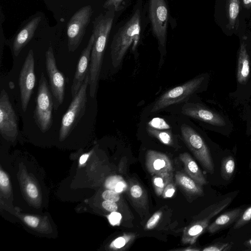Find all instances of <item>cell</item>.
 <instances>
[{"label": "cell", "mask_w": 251, "mask_h": 251, "mask_svg": "<svg viewBox=\"0 0 251 251\" xmlns=\"http://www.w3.org/2000/svg\"><path fill=\"white\" fill-rule=\"evenodd\" d=\"M115 11L108 10L101 13L93 22L92 33L95 41L91 53L89 65V94L94 98L99 83L103 55L112 26Z\"/></svg>", "instance_id": "obj_1"}, {"label": "cell", "mask_w": 251, "mask_h": 251, "mask_svg": "<svg viewBox=\"0 0 251 251\" xmlns=\"http://www.w3.org/2000/svg\"><path fill=\"white\" fill-rule=\"evenodd\" d=\"M140 31V11L137 9L129 20L119 29L113 38L110 54L112 64L115 68L120 65L132 44L135 48L139 40Z\"/></svg>", "instance_id": "obj_2"}, {"label": "cell", "mask_w": 251, "mask_h": 251, "mask_svg": "<svg viewBox=\"0 0 251 251\" xmlns=\"http://www.w3.org/2000/svg\"><path fill=\"white\" fill-rule=\"evenodd\" d=\"M89 82L88 72L79 91L73 98L68 110L62 117L59 133L60 140H63L71 133L85 112Z\"/></svg>", "instance_id": "obj_3"}, {"label": "cell", "mask_w": 251, "mask_h": 251, "mask_svg": "<svg viewBox=\"0 0 251 251\" xmlns=\"http://www.w3.org/2000/svg\"><path fill=\"white\" fill-rule=\"evenodd\" d=\"M231 197H227L210 205L196 216L193 220L183 230L181 239L183 244L193 245L198 238L209 225L212 218L227 207L232 201Z\"/></svg>", "instance_id": "obj_4"}, {"label": "cell", "mask_w": 251, "mask_h": 251, "mask_svg": "<svg viewBox=\"0 0 251 251\" xmlns=\"http://www.w3.org/2000/svg\"><path fill=\"white\" fill-rule=\"evenodd\" d=\"M52 95L50 92L47 79L43 73L41 75L38 86L36 105L34 112V121L42 132L47 131L52 124V110L53 107Z\"/></svg>", "instance_id": "obj_5"}, {"label": "cell", "mask_w": 251, "mask_h": 251, "mask_svg": "<svg viewBox=\"0 0 251 251\" xmlns=\"http://www.w3.org/2000/svg\"><path fill=\"white\" fill-rule=\"evenodd\" d=\"M181 133L184 142L204 169L212 174L214 165L209 149L201 136L187 125L181 126Z\"/></svg>", "instance_id": "obj_6"}, {"label": "cell", "mask_w": 251, "mask_h": 251, "mask_svg": "<svg viewBox=\"0 0 251 251\" xmlns=\"http://www.w3.org/2000/svg\"><path fill=\"white\" fill-rule=\"evenodd\" d=\"M204 77H198L171 89L162 94L155 101L151 111L155 113L170 105L183 101L200 87Z\"/></svg>", "instance_id": "obj_7"}, {"label": "cell", "mask_w": 251, "mask_h": 251, "mask_svg": "<svg viewBox=\"0 0 251 251\" xmlns=\"http://www.w3.org/2000/svg\"><path fill=\"white\" fill-rule=\"evenodd\" d=\"M92 13L91 5H87L75 12L69 21L67 26V36L70 52L75 51L81 44Z\"/></svg>", "instance_id": "obj_8"}, {"label": "cell", "mask_w": 251, "mask_h": 251, "mask_svg": "<svg viewBox=\"0 0 251 251\" xmlns=\"http://www.w3.org/2000/svg\"><path fill=\"white\" fill-rule=\"evenodd\" d=\"M149 12L152 30L163 55L166 51L168 20V10L165 0H150Z\"/></svg>", "instance_id": "obj_9"}, {"label": "cell", "mask_w": 251, "mask_h": 251, "mask_svg": "<svg viewBox=\"0 0 251 251\" xmlns=\"http://www.w3.org/2000/svg\"><path fill=\"white\" fill-rule=\"evenodd\" d=\"M46 67L53 100V108L57 110L62 104L65 95V78L57 69L52 47L46 51Z\"/></svg>", "instance_id": "obj_10"}, {"label": "cell", "mask_w": 251, "mask_h": 251, "mask_svg": "<svg viewBox=\"0 0 251 251\" xmlns=\"http://www.w3.org/2000/svg\"><path fill=\"white\" fill-rule=\"evenodd\" d=\"M35 61L33 51L30 49L22 67L19 78L22 108L27 109L36 81L34 72Z\"/></svg>", "instance_id": "obj_11"}, {"label": "cell", "mask_w": 251, "mask_h": 251, "mask_svg": "<svg viewBox=\"0 0 251 251\" xmlns=\"http://www.w3.org/2000/svg\"><path fill=\"white\" fill-rule=\"evenodd\" d=\"M40 14L32 15L22 24L10 39L8 44L14 57H17L22 49L30 41L41 21Z\"/></svg>", "instance_id": "obj_12"}, {"label": "cell", "mask_w": 251, "mask_h": 251, "mask_svg": "<svg viewBox=\"0 0 251 251\" xmlns=\"http://www.w3.org/2000/svg\"><path fill=\"white\" fill-rule=\"evenodd\" d=\"M17 118L4 89L0 94V131L3 136L13 137L18 134Z\"/></svg>", "instance_id": "obj_13"}, {"label": "cell", "mask_w": 251, "mask_h": 251, "mask_svg": "<svg viewBox=\"0 0 251 251\" xmlns=\"http://www.w3.org/2000/svg\"><path fill=\"white\" fill-rule=\"evenodd\" d=\"M94 41L95 36L92 33L86 47L81 52L71 87L72 98L77 93L89 72L91 53Z\"/></svg>", "instance_id": "obj_14"}, {"label": "cell", "mask_w": 251, "mask_h": 251, "mask_svg": "<svg viewBox=\"0 0 251 251\" xmlns=\"http://www.w3.org/2000/svg\"><path fill=\"white\" fill-rule=\"evenodd\" d=\"M182 113L187 116L217 126L226 125L224 118L217 113L197 103L185 104Z\"/></svg>", "instance_id": "obj_15"}, {"label": "cell", "mask_w": 251, "mask_h": 251, "mask_svg": "<svg viewBox=\"0 0 251 251\" xmlns=\"http://www.w3.org/2000/svg\"><path fill=\"white\" fill-rule=\"evenodd\" d=\"M146 166L152 175L171 173L173 169L172 162L167 155L153 150H149L146 153Z\"/></svg>", "instance_id": "obj_16"}, {"label": "cell", "mask_w": 251, "mask_h": 251, "mask_svg": "<svg viewBox=\"0 0 251 251\" xmlns=\"http://www.w3.org/2000/svg\"><path fill=\"white\" fill-rule=\"evenodd\" d=\"M243 211V208L238 207L224 213L208 226L207 231L209 233H214L226 228L235 223Z\"/></svg>", "instance_id": "obj_17"}, {"label": "cell", "mask_w": 251, "mask_h": 251, "mask_svg": "<svg viewBox=\"0 0 251 251\" xmlns=\"http://www.w3.org/2000/svg\"><path fill=\"white\" fill-rule=\"evenodd\" d=\"M179 159L184 164L187 175L199 185H206L207 181L196 161L188 152L180 154Z\"/></svg>", "instance_id": "obj_18"}, {"label": "cell", "mask_w": 251, "mask_h": 251, "mask_svg": "<svg viewBox=\"0 0 251 251\" xmlns=\"http://www.w3.org/2000/svg\"><path fill=\"white\" fill-rule=\"evenodd\" d=\"M237 79L240 84L245 83L250 74V61L246 45L242 43L238 53L237 67Z\"/></svg>", "instance_id": "obj_19"}, {"label": "cell", "mask_w": 251, "mask_h": 251, "mask_svg": "<svg viewBox=\"0 0 251 251\" xmlns=\"http://www.w3.org/2000/svg\"><path fill=\"white\" fill-rule=\"evenodd\" d=\"M175 180L180 187L190 195L201 196L203 194L202 186L183 173L177 172L175 175Z\"/></svg>", "instance_id": "obj_20"}, {"label": "cell", "mask_w": 251, "mask_h": 251, "mask_svg": "<svg viewBox=\"0 0 251 251\" xmlns=\"http://www.w3.org/2000/svg\"><path fill=\"white\" fill-rule=\"evenodd\" d=\"M129 193L131 200L136 207L143 208L148 204L147 193L141 186L135 181L129 182Z\"/></svg>", "instance_id": "obj_21"}, {"label": "cell", "mask_w": 251, "mask_h": 251, "mask_svg": "<svg viewBox=\"0 0 251 251\" xmlns=\"http://www.w3.org/2000/svg\"><path fill=\"white\" fill-rule=\"evenodd\" d=\"M152 180L154 191L157 196H160L167 184L172 181L173 173L153 175Z\"/></svg>", "instance_id": "obj_22"}, {"label": "cell", "mask_w": 251, "mask_h": 251, "mask_svg": "<svg viewBox=\"0 0 251 251\" xmlns=\"http://www.w3.org/2000/svg\"><path fill=\"white\" fill-rule=\"evenodd\" d=\"M147 130L150 135L157 138L162 143L169 146H174L175 145L171 131L157 129L149 126L147 127Z\"/></svg>", "instance_id": "obj_23"}, {"label": "cell", "mask_w": 251, "mask_h": 251, "mask_svg": "<svg viewBox=\"0 0 251 251\" xmlns=\"http://www.w3.org/2000/svg\"><path fill=\"white\" fill-rule=\"evenodd\" d=\"M235 170V162L233 156L229 155L221 161V175L225 180H229L233 175Z\"/></svg>", "instance_id": "obj_24"}, {"label": "cell", "mask_w": 251, "mask_h": 251, "mask_svg": "<svg viewBox=\"0 0 251 251\" xmlns=\"http://www.w3.org/2000/svg\"><path fill=\"white\" fill-rule=\"evenodd\" d=\"M136 235L132 233H124L115 239L110 244V248L116 250H125L134 241Z\"/></svg>", "instance_id": "obj_25"}, {"label": "cell", "mask_w": 251, "mask_h": 251, "mask_svg": "<svg viewBox=\"0 0 251 251\" xmlns=\"http://www.w3.org/2000/svg\"><path fill=\"white\" fill-rule=\"evenodd\" d=\"M240 10V0H228L227 14L229 24L233 28L237 20Z\"/></svg>", "instance_id": "obj_26"}, {"label": "cell", "mask_w": 251, "mask_h": 251, "mask_svg": "<svg viewBox=\"0 0 251 251\" xmlns=\"http://www.w3.org/2000/svg\"><path fill=\"white\" fill-rule=\"evenodd\" d=\"M105 186L109 190L118 193L124 191L127 187L126 182L119 176H113L108 178L106 181Z\"/></svg>", "instance_id": "obj_27"}, {"label": "cell", "mask_w": 251, "mask_h": 251, "mask_svg": "<svg viewBox=\"0 0 251 251\" xmlns=\"http://www.w3.org/2000/svg\"><path fill=\"white\" fill-rule=\"evenodd\" d=\"M251 221V205L244 210L239 218L235 223L234 229H238L247 225Z\"/></svg>", "instance_id": "obj_28"}, {"label": "cell", "mask_w": 251, "mask_h": 251, "mask_svg": "<svg viewBox=\"0 0 251 251\" xmlns=\"http://www.w3.org/2000/svg\"><path fill=\"white\" fill-rule=\"evenodd\" d=\"M232 247V244L229 243L218 242L203 249V251H229Z\"/></svg>", "instance_id": "obj_29"}, {"label": "cell", "mask_w": 251, "mask_h": 251, "mask_svg": "<svg viewBox=\"0 0 251 251\" xmlns=\"http://www.w3.org/2000/svg\"><path fill=\"white\" fill-rule=\"evenodd\" d=\"M148 126L160 130H165L170 128V126L167 122L163 119L160 118L152 119L148 123Z\"/></svg>", "instance_id": "obj_30"}, {"label": "cell", "mask_w": 251, "mask_h": 251, "mask_svg": "<svg viewBox=\"0 0 251 251\" xmlns=\"http://www.w3.org/2000/svg\"><path fill=\"white\" fill-rule=\"evenodd\" d=\"M162 215V213L161 211H158L154 213L148 221L144 228L146 230H150L154 228L159 222Z\"/></svg>", "instance_id": "obj_31"}, {"label": "cell", "mask_w": 251, "mask_h": 251, "mask_svg": "<svg viewBox=\"0 0 251 251\" xmlns=\"http://www.w3.org/2000/svg\"><path fill=\"white\" fill-rule=\"evenodd\" d=\"M124 0H106L103 7L108 10H113L115 12L119 11L123 8L121 6Z\"/></svg>", "instance_id": "obj_32"}, {"label": "cell", "mask_w": 251, "mask_h": 251, "mask_svg": "<svg viewBox=\"0 0 251 251\" xmlns=\"http://www.w3.org/2000/svg\"><path fill=\"white\" fill-rule=\"evenodd\" d=\"M102 196L105 200L114 202L118 201L120 199L119 193L112 190H105L103 192Z\"/></svg>", "instance_id": "obj_33"}, {"label": "cell", "mask_w": 251, "mask_h": 251, "mask_svg": "<svg viewBox=\"0 0 251 251\" xmlns=\"http://www.w3.org/2000/svg\"><path fill=\"white\" fill-rule=\"evenodd\" d=\"M176 191L175 185L172 181L170 182L164 188L162 194L163 198H171L173 196Z\"/></svg>", "instance_id": "obj_34"}, {"label": "cell", "mask_w": 251, "mask_h": 251, "mask_svg": "<svg viewBox=\"0 0 251 251\" xmlns=\"http://www.w3.org/2000/svg\"><path fill=\"white\" fill-rule=\"evenodd\" d=\"M102 205L104 209L111 212H116L118 209V205L114 201L105 200Z\"/></svg>", "instance_id": "obj_35"}, {"label": "cell", "mask_w": 251, "mask_h": 251, "mask_svg": "<svg viewBox=\"0 0 251 251\" xmlns=\"http://www.w3.org/2000/svg\"><path fill=\"white\" fill-rule=\"evenodd\" d=\"M26 191L28 195L32 198H35L38 196L37 189L36 186L32 183H29L27 185Z\"/></svg>", "instance_id": "obj_36"}, {"label": "cell", "mask_w": 251, "mask_h": 251, "mask_svg": "<svg viewBox=\"0 0 251 251\" xmlns=\"http://www.w3.org/2000/svg\"><path fill=\"white\" fill-rule=\"evenodd\" d=\"M121 218V214L116 212H112L109 216V222L112 225H115L119 223Z\"/></svg>", "instance_id": "obj_37"}, {"label": "cell", "mask_w": 251, "mask_h": 251, "mask_svg": "<svg viewBox=\"0 0 251 251\" xmlns=\"http://www.w3.org/2000/svg\"><path fill=\"white\" fill-rule=\"evenodd\" d=\"M25 221L32 227H36L39 223V219L35 217L27 216L25 217Z\"/></svg>", "instance_id": "obj_38"}, {"label": "cell", "mask_w": 251, "mask_h": 251, "mask_svg": "<svg viewBox=\"0 0 251 251\" xmlns=\"http://www.w3.org/2000/svg\"><path fill=\"white\" fill-rule=\"evenodd\" d=\"M0 184L3 187L7 186L9 184V179L7 175L1 170L0 171Z\"/></svg>", "instance_id": "obj_39"}, {"label": "cell", "mask_w": 251, "mask_h": 251, "mask_svg": "<svg viewBox=\"0 0 251 251\" xmlns=\"http://www.w3.org/2000/svg\"><path fill=\"white\" fill-rule=\"evenodd\" d=\"M244 245L246 248H247V249L245 250V251H251V238L246 240L244 243Z\"/></svg>", "instance_id": "obj_40"}, {"label": "cell", "mask_w": 251, "mask_h": 251, "mask_svg": "<svg viewBox=\"0 0 251 251\" xmlns=\"http://www.w3.org/2000/svg\"><path fill=\"white\" fill-rule=\"evenodd\" d=\"M88 156H89V155L87 154H84L82 155L80 158L79 163L80 164H84L87 160Z\"/></svg>", "instance_id": "obj_41"}, {"label": "cell", "mask_w": 251, "mask_h": 251, "mask_svg": "<svg viewBox=\"0 0 251 251\" xmlns=\"http://www.w3.org/2000/svg\"><path fill=\"white\" fill-rule=\"evenodd\" d=\"M243 2L246 7H249L251 6V0H243Z\"/></svg>", "instance_id": "obj_42"}, {"label": "cell", "mask_w": 251, "mask_h": 251, "mask_svg": "<svg viewBox=\"0 0 251 251\" xmlns=\"http://www.w3.org/2000/svg\"><path fill=\"white\" fill-rule=\"evenodd\" d=\"M178 250L184 251H200V249L193 248L192 247H191V248H190L189 247H188V248H187V249H181V250Z\"/></svg>", "instance_id": "obj_43"}, {"label": "cell", "mask_w": 251, "mask_h": 251, "mask_svg": "<svg viewBox=\"0 0 251 251\" xmlns=\"http://www.w3.org/2000/svg\"><path fill=\"white\" fill-rule=\"evenodd\" d=\"M249 131H250V133H251V123H250Z\"/></svg>", "instance_id": "obj_44"}, {"label": "cell", "mask_w": 251, "mask_h": 251, "mask_svg": "<svg viewBox=\"0 0 251 251\" xmlns=\"http://www.w3.org/2000/svg\"><path fill=\"white\" fill-rule=\"evenodd\" d=\"M249 168L250 169H251V158L250 162V164H249Z\"/></svg>", "instance_id": "obj_45"}]
</instances>
